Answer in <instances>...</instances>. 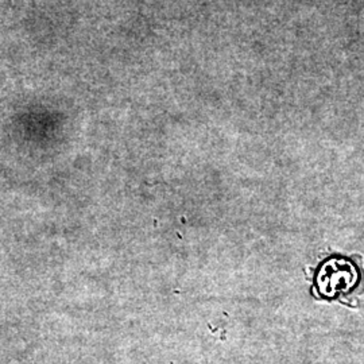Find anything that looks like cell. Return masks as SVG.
Masks as SVG:
<instances>
[{
  "mask_svg": "<svg viewBox=\"0 0 364 364\" xmlns=\"http://www.w3.org/2000/svg\"><path fill=\"white\" fill-rule=\"evenodd\" d=\"M358 281V273L351 262L331 259L321 267L317 282L326 296H335L338 291L350 290Z\"/></svg>",
  "mask_w": 364,
  "mask_h": 364,
  "instance_id": "6da1fadb",
  "label": "cell"
}]
</instances>
